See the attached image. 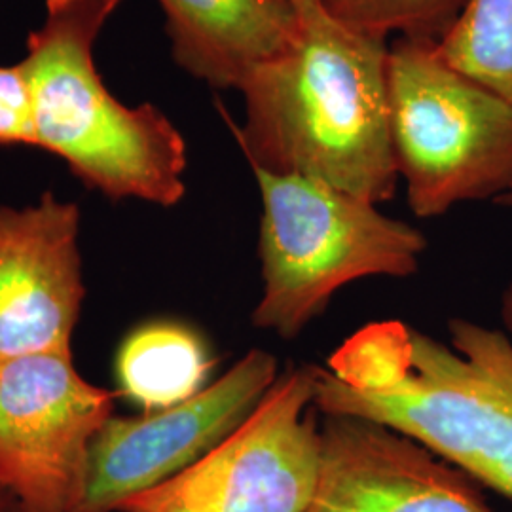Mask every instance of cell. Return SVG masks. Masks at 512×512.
Returning <instances> with one entry per match:
<instances>
[{
	"mask_svg": "<svg viewBox=\"0 0 512 512\" xmlns=\"http://www.w3.org/2000/svg\"><path fill=\"white\" fill-rule=\"evenodd\" d=\"M16 499H14V495L10 494L8 490H6V486L0 482V509H4V507H8L10 503H14Z\"/></svg>",
	"mask_w": 512,
	"mask_h": 512,
	"instance_id": "obj_17",
	"label": "cell"
},
{
	"mask_svg": "<svg viewBox=\"0 0 512 512\" xmlns=\"http://www.w3.org/2000/svg\"><path fill=\"white\" fill-rule=\"evenodd\" d=\"M251 169L262 202L256 329L294 340L349 283L418 274L427 239L408 222L329 184Z\"/></svg>",
	"mask_w": 512,
	"mask_h": 512,
	"instance_id": "obj_4",
	"label": "cell"
},
{
	"mask_svg": "<svg viewBox=\"0 0 512 512\" xmlns=\"http://www.w3.org/2000/svg\"><path fill=\"white\" fill-rule=\"evenodd\" d=\"M389 126L406 200L420 219L512 188V105L452 69L435 40L389 48Z\"/></svg>",
	"mask_w": 512,
	"mask_h": 512,
	"instance_id": "obj_5",
	"label": "cell"
},
{
	"mask_svg": "<svg viewBox=\"0 0 512 512\" xmlns=\"http://www.w3.org/2000/svg\"><path fill=\"white\" fill-rule=\"evenodd\" d=\"M0 512H33L29 511L27 507H23V505H19L18 501H14V503H10L8 507H4V509H0Z\"/></svg>",
	"mask_w": 512,
	"mask_h": 512,
	"instance_id": "obj_18",
	"label": "cell"
},
{
	"mask_svg": "<svg viewBox=\"0 0 512 512\" xmlns=\"http://www.w3.org/2000/svg\"><path fill=\"white\" fill-rule=\"evenodd\" d=\"M293 4V35L238 88L245 122L222 116L251 167L387 202L399 183L389 126V46L336 18L325 0Z\"/></svg>",
	"mask_w": 512,
	"mask_h": 512,
	"instance_id": "obj_1",
	"label": "cell"
},
{
	"mask_svg": "<svg viewBox=\"0 0 512 512\" xmlns=\"http://www.w3.org/2000/svg\"><path fill=\"white\" fill-rule=\"evenodd\" d=\"M317 365L294 366L238 427L118 512H308L321 469Z\"/></svg>",
	"mask_w": 512,
	"mask_h": 512,
	"instance_id": "obj_6",
	"label": "cell"
},
{
	"mask_svg": "<svg viewBox=\"0 0 512 512\" xmlns=\"http://www.w3.org/2000/svg\"><path fill=\"white\" fill-rule=\"evenodd\" d=\"M448 334L368 323L317 366L315 406L387 425L512 497V338L463 317Z\"/></svg>",
	"mask_w": 512,
	"mask_h": 512,
	"instance_id": "obj_2",
	"label": "cell"
},
{
	"mask_svg": "<svg viewBox=\"0 0 512 512\" xmlns=\"http://www.w3.org/2000/svg\"><path fill=\"white\" fill-rule=\"evenodd\" d=\"M78 203L44 192L0 205V366L33 353L73 351L86 285Z\"/></svg>",
	"mask_w": 512,
	"mask_h": 512,
	"instance_id": "obj_9",
	"label": "cell"
},
{
	"mask_svg": "<svg viewBox=\"0 0 512 512\" xmlns=\"http://www.w3.org/2000/svg\"><path fill=\"white\" fill-rule=\"evenodd\" d=\"M499 203H501V205H512V188L509 190V194H507V196H505V198H503Z\"/></svg>",
	"mask_w": 512,
	"mask_h": 512,
	"instance_id": "obj_19",
	"label": "cell"
},
{
	"mask_svg": "<svg viewBox=\"0 0 512 512\" xmlns=\"http://www.w3.org/2000/svg\"><path fill=\"white\" fill-rule=\"evenodd\" d=\"M501 321L503 330L512 338V283L501 296Z\"/></svg>",
	"mask_w": 512,
	"mask_h": 512,
	"instance_id": "obj_16",
	"label": "cell"
},
{
	"mask_svg": "<svg viewBox=\"0 0 512 512\" xmlns=\"http://www.w3.org/2000/svg\"><path fill=\"white\" fill-rule=\"evenodd\" d=\"M33 116L21 65H0V145L33 147Z\"/></svg>",
	"mask_w": 512,
	"mask_h": 512,
	"instance_id": "obj_15",
	"label": "cell"
},
{
	"mask_svg": "<svg viewBox=\"0 0 512 512\" xmlns=\"http://www.w3.org/2000/svg\"><path fill=\"white\" fill-rule=\"evenodd\" d=\"M435 46L452 69L512 105V0H465Z\"/></svg>",
	"mask_w": 512,
	"mask_h": 512,
	"instance_id": "obj_13",
	"label": "cell"
},
{
	"mask_svg": "<svg viewBox=\"0 0 512 512\" xmlns=\"http://www.w3.org/2000/svg\"><path fill=\"white\" fill-rule=\"evenodd\" d=\"M124 0H46L19 61L33 116V147L61 158L112 202L173 207L186 196L183 133L152 103L128 107L95 65V42Z\"/></svg>",
	"mask_w": 512,
	"mask_h": 512,
	"instance_id": "obj_3",
	"label": "cell"
},
{
	"mask_svg": "<svg viewBox=\"0 0 512 512\" xmlns=\"http://www.w3.org/2000/svg\"><path fill=\"white\" fill-rule=\"evenodd\" d=\"M349 27L372 37L439 40L458 18L465 0H325Z\"/></svg>",
	"mask_w": 512,
	"mask_h": 512,
	"instance_id": "obj_14",
	"label": "cell"
},
{
	"mask_svg": "<svg viewBox=\"0 0 512 512\" xmlns=\"http://www.w3.org/2000/svg\"><path fill=\"white\" fill-rule=\"evenodd\" d=\"M308 512H492L478 484L403 433L321 414V469Z\"/></svg>",
	"mask_w": 512,
	"mask_h": 512,
	"instance_id": "obj_10",
	"label": "cell"
},
{
	"mask_svg": "<svg viewBox=\"0 0 512 512\" xmlns=\"http://www.w3.org/2000/svg\"><path fill=\"white\" fill-rule=\"evenodd\" d=\"M114 393L88 382L73 351L33 353L0 366V482L33 512H69Z\"/></svg>",
	"mask_w": 512,
	"mask_h": 512,
	"instance_id": "obj_8",
	"label": "cell"
},
{
	"mask_svg": "<svg viewBox=\"0 0 512 512\" xmlns=\"http://www.w3.org/2000/svg\"><path fill=\"white\" fill-rule=\"evenodd\" d=\"M213 368L202 336L177 321L133 330L116 355L120 395L143 412H156L198 395Z\"/></svg>",
	"mask_w": 512,
	"mask_h": 512,
	"instance_id": "obj_12",
	"label": "cell"
},
{
	"mask_svg": "<svg viewBox=\"0 0 512 512\" xmlns=\"http://www.w3.org/2000/svg\"><path fill=\"white\" fill-rule=\"evenodd\" d=\"M279 378L266 349H251L198 395L139 416H112L95 435L69 512H118L179 475L226 439Z\"/></svg>",
	"mask_w": 512,
	"mask_h": 512,
	"instance_id": "obj_7",
	"label": "cell"
},
{
	"mask_svg": "<svg viewBox=\"0 0 512 512\" xmlns=\"http://www.w3.org/2000/svg\"><path fill=\"white\" fill-rule=\"evenodd\" d=\"M177 65L215 90H238L296 25L293 0H158Z\"/></svg>",
	"mask_w": 512,
	"mask_h": 512,
	"instance_id": "obj_11",
	"label": "cell"
}]
</instances>
